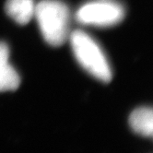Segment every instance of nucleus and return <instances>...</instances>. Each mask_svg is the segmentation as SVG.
<instances>
[{
  "label": "nucleus",
  "instance_id": "f257e3e1",
  "mask_svg": "<svg viewBox=\"0 0 153 153\" xmlns=\"http://www.w3.org/2000/svg\"><path fill=\"white\" fill-rule=\"evenodd\" d=\"M34 17L48 45H64L69 36L70 12L67 5L59 0H42L35 6Z\"/></svg>",
  "mask_w": 153,
  "mask_h": 153
},
{
  "label": "nucleus",
  "instance_id": "423d86ee",
  "mask_svg": "<svg viewBox=\"0 0 153 153\" xmlns=\"http://www.w3.org/2000/svg\"><path fill=\"white\" fill-rule=\"evenodd\" d=\"M129 126L135 133L145 137H152L153 135L152 109L148 107L136 109L129 117Z\"/></svg>",
  "mask_w": 153,
  "mask_h": 153
},
{
  "label": "nucleus",
  "instance_id": "7ed1b4c3",
  "mask_svg": "<svg viewBox=\"0 0 153 153\" xmlns=\"http://www.w3.org/2000/svg\"><path fill=\"white\" fill-rule=\"evenodd\" d=\"M126 10L123 5L111 0H99L83 5L76 13L79 23L95 27H112L124 19Z\"/></svg>",
  "mask_w": 153,
  "mask_h": 153
},
{
  "label": "nucleus",
  "instance_id": "f03ea898",
  "mask_svg": "<svg viewBox=\"0 0 153 153\" xmlns=\"http://www.w3.org/2000/svg\"><path fill=\"white\" fill-rule=\"evenodd\" d=\"M70 36V43L76 59L95 79L109 83L113 72L105 54L97 42L86 32L76 30Z\"/></svg>",
  "mask_w": 153,
  "mask_h": 153
},
{
  "label": "nucleus",
  "instance_id": "20e7f679",
  "mask_svg": "<svg viewBox=\"0 0 153 153\" xmlns=\"http://www.w3.org/2000/svg\"><path fill=\"white\" fill-rule=\"evenodd\" d=\"M19 84V75L9 63L8 46L0 42V91H16Z\"/></svg>",
  "mask_w": 153,
  "mask_h": 153
},
{
  "label": "nucleus",
  "instance_id": "39448f33",
  "mask_svg": "<svg viewBox=\"0 0 153 153\" xmlns=\"http://www.w3.org/2000/svg\"><path fill=\"white\" fill-rule=\"evenodd\" d=\"M35 6L33 0H7L5 9L18 24L26 25L34 17Z\"/></svg>",
  "mask_w": 153,
  "mask_h": 153
}]
</instances>
